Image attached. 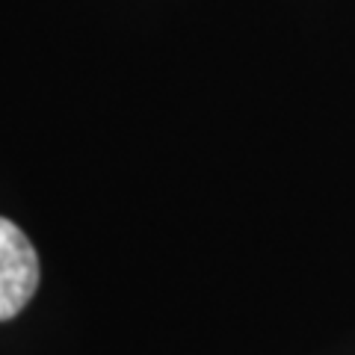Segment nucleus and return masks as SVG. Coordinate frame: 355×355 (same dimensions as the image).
Here are the masks:
<instances>
[{
	"instance_id": "obj_1",
	"label": "nucleus",
	"mask_w": 355,
	"mask_h": 355,
	"mask_svg": "<svg viewBox=\"0 0 355 355\" xmlns=\"http://www.w3.org/2000/svg\"><path fill=\"white\" fill-rule=\"evenodd\" d=\"M39 287V254L15 222L0 216V323L21 314Z\"/></svg>"
}]
</instances>
